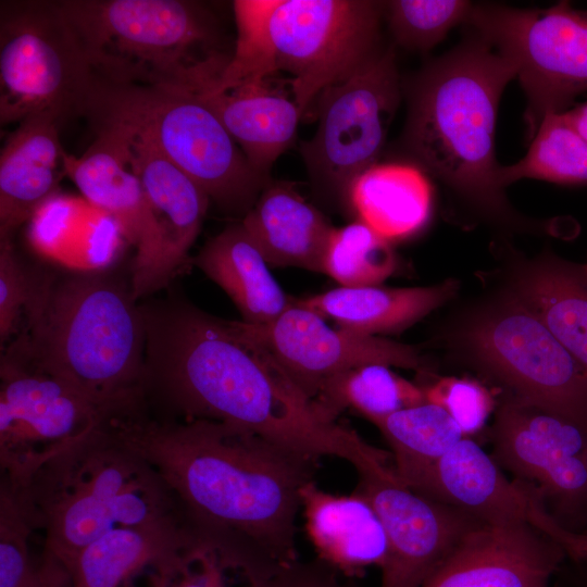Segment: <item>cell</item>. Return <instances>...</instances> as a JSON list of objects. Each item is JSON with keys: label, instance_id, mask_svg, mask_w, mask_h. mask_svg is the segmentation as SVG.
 <instances>
[{"label": "cell", "instance_id": "obj_42", "mask_svg": "<svg viewBox=\"0 0 587 587\" xmlns=\"http://www.w3.org/2000/svg\"><path fill=\"white\" fill-rule=\"evenodd\" d=\"M574 564L577 566V573L572 587H587V560Z\"/></svg>", "mask_w": 587, "mask_h": 587}, {"label": "cell", "instance_id": "obj_11", "mask_svg": "<svg viewBox=\"0 0 587 587\" xmlns=\"http://www.w3.org/2000/svg\"><path fill=\"white\" fill-rule=\"evenodd\" d=\"M402 91L389 46L320 93L316 129L299 148L317 192L349 209L351 184L377 164Z\"/></svg>", "mask_w": 587, "mask_h": 587}, {"label": "cell", "instance_id": "obj_8", "mask_svg": "<svg viewBox=\"0 0 587 587\" xmlns=\"http://www.w3.org/2000/svg\"><path fill=\"white\" fill-rule=\"evenodd\" d=\"M85 115L133 130L226 211L245 215L271 180L253 170L196 91L96 79Z\"/></svg>", "mask_w": 587, "mask_h": 587}, {"label": "cell", "instance_id": "obj_20", "mask_svg": "<svg viewBox=\"0 0 587 587\" xmlns=\"http://www.w3.org/2000/svg\"><path fill=\"white\" fill-rule=\"evenodd\" d=\"M115 128L127 160L138 176L153 216L159 255L151 295L170 286L200 233L210 198L187 174L149 142L117 123H95Z\"/></svg>", "mask_w": 587, "mask_h": 587}, {"label": "cell", "instance_id": "obj_32", "mask_svg": "<svg viewBox=\"0 0 587 587\" xmlns=\"http://www.w3.org/2000/svg\"><path fill=\"white\" fill-rule=\"evenodd\" d=\"M524 178L587 187V141L563 112L547 114L530 138L526 154L511 165L500 166L499 183L503 188Z\"/></svg>", "mask_w": 587, "mask_h": 587}, {"label": "cell", "instance_id": "obj_29", "mask_svg": "<svg viewBox=\"0 0 587 587\" xmlns=\"http://www.w3.org/2000/svg\"><path fill=\"white\" fill-rule=\"evenodd\" d=\"M348 202L359 221L392 241L427 223L433 189L426 173L412 163H377L353 180Z\"/></svg>", "mask_w": 587, "mask_h": 587}, {"label": "cell", "instance_id": "obj_37", "mask_svg": "<svg viewBox=\"0 0 587 587\" xmlns=\"http://www.w3.org/2000/svg\"><path fill=\"white\" fill-rule=\"evenodd\" d=\"M32 270L18 255L13 238H0V341L17 329L30 294Z\"/></svg>", "mask_w": 587, "mask_h": 587}, {"label": "cell", "instance_id": "obj_28", "mask_svg": "<svg viewBox=\"0 0 587 587\" xmlns=\"http://www.w3.org/2000/svg\"><path fill=\"white\" fill-rule=\"evenodd\" d=\"M193 264L227 294L245 323H270L294 302L271 274L241 223L211 238Z\"/></svg>", "mask_w": 587, "mask_h": 587}, {"label": "cell", "instance_id": "obj_18", "mask_svg": "<svg viewBox=\"0 0 587 587\" xmlns=\"http://www.w3.org/2000/svg\"><path fill=\"white\" fill-rule=\"evenodd\" d=\"M97 138L80 157L66 154V176L89 203L107 213L135 248L130 282L137 301L151 296L159 255L155 223L141 183L132 168L117 130L96 125Z\"/></svg>", "mask_w": 587, "mask_h": 587}, {"label": "cell", "instance_id": "obj_40", "mask_svg": "<svg viewBox=\"0 0 587 587\" xmlns=\"http://www.w3.org/2000/svg\"><path fill=\"white\" fill-rule=\"evenodd\" d=\"M569 123L587 141V102L563 112Z\"/></svg>", "mask_w": 587, "mask_h": 587}, {"label": "cell", "instance_id": "obj_39", "mask_svg": "<svg viewBox=\"0 0 587 587\" xmlns=\"http://www.w3.org/2000/svg\"><path fill=\"white\" fill-rule=\"evenodd\" d=\"M340 575L342 574L320 559L309 562L298 560L262 587H351L342 582Z\"/></svg>", "mask_w": 587, "mask_h": 587}, {"label": "cell", "instance_id": "obj_5", "mask_svg": "<svg viewBox=\"0 0 587 587\" xmlns=\"http://www.w3.org/2000/svg\"><path fill=\"white\" fill-rule=\"evenodd\" d=\"M513 64L476 35L402 84L401 147L419 166L486 210H501L496 123Z\"/></svg>", "mask_w": 587, "mask_h": 587}, {"label": "cell", "instance_id": "obj_4", "mask_svg": "<svg viewBox=\"0 0 587 587\" xmlns=\"http://www.w3.org/2000/svg\"><path fill=\"white\" fill-rule=\"evenodd\" d=\"M1 484L33 530L45 533V564L68 578L78 553L109 530L185 520L163 479L120 440L107 419L20 486Z\"/></svg>", "mask_w": 587, "mask_h": 587}, {"label": "cell", "instance_id": "obj_3", "mask_svg": "<svg viewBox=\"0 0 587 587\" xmlns=\"http://www.w3.org/2000/svg\"><path fill=\"white\" fill-rule=\"evenodd\" d=\"M30 270L25 324L8 347L113 414L139 403L146 336L130 276L57 265Z\"/></svg>", "mask_w": 587, "mask_h": 587}, {"label": "cell", "instance_id": "obj_1", "mask_svg": "<svg viewBox=\"0 0 587 587\" xmlns=\"http://www.w3.org/2000/svg\"><path fill=\"white\" fill-rule=\"evenodd\" d=\"M146 345L141 397L167 420H208L300 455L337 457L358 473L389 454L327 419L273 354L235 324L176 292L140 304Z\"/></svg>", "mask_w": 587, "mask_h": 587}, {"label": "cell", "instance_id": "obj_26", "mask_svg": "<svg viewBox=\"0 0 587 587\" xmlns=\"http://www.w3.org/2000/svg\"><path fill=\"white\" fill-rule=\"evenodd\" d=\"M452 279L426 287H337L295 301L340 328L374 336L398 332L444 304L457 290Z\"/></svg>", "mask_w": 587, "mask_h": 587}, {"label": "cell", "instance_id": "obj_15", "mask_svg": "<svg viewBox=\"0 0 587 587\" xmlns=\"http://www.w3.org/2000/svg\"><path fill=\"white\" fill-rule=\"evenodd\" d=\"M488 525H525L557 541L569 560H587V535L563 528L529 485L508 477L472 438H462L410 486Z\"/></svg>", "mask_w": 587, "mask_h": 587}, {"label": "cell", "instance_id": "obj_27", "mask_svg": "<svg viewBox=\"0 0 587 587\" xmlns=\"http://www.w3.org/2000/svg\"><path fill=\"white\" fill-rule=\"evenodd\" d=\"M510 292L530 309L587 373V270L546 255L521 266Z\"/></svg>", "mask_w": 587, "mask_h": 587}, {"label": "cell", "instance_id": "obj_30", "mask_svg": "<svg viewBox=\"0 0 587 587\" xmlns=\"http://www.w3.org/2000/svg\"><path fill=\"white\" fill-rule=\"evenodd\" d=\"M313 402L329 420L336 421L340 412L351 409L374 424L426 399L422 386L398 375L388 365L371 363L327 380Z\"/></svg>", "mask_w": 587, "mask_h": 587}, {"label": "cell", "instance_id": "obj_36", "mask_svg": "<svg viewBox=\"0 0 587 587\" xmlns=\"http://www.w3.org/2000/svg\"><path fill=\"white\" fill-rule=\"evenodd\" d=\"M32 532L10 490L1 484L0 587H24L37 575L28 552Z\"/></svg>", "mask_w": 587, "mask_h": 587}, {"label": "cell", "instance_id": "obj_22", "mask_svg": "<svg viewBox=\"0 0 587 587\" xmlns=\"http://www.w3.org/2000/svg\"><path fill=\"white\" fill-rule=\"evenodd\" d=\"M307 535L317 559L347 577L370 566L384 567L388 539L384 525L365 496L336 495L321 489L312 479L300 492Z\"/></svg>", "mask_w": 587, "mask_h": 587}, {"label": "cell", "instance_id": "obj_12", "mask_svg": "<svg viewBox=\"0 0 587 587\" xmlns=\"http://www.w3.org/2000/svg\"><path fill=\"white\" fill-rule=\"evenodd\" d=\"M466 24L513 64L529 138L547 114L587 91V11L567 1L548 9L474 4Z\"/></svg>", "mask_w": 587, "mask_h": 587}, {"label": "cell", "instance_id": "obj_14", "mask_svg": "<svg viewBox=\"0 0 587 587\" xmlns=\"http://www.w3.org/2000/svg\"><path fill=\"white\" fill-rule=\"evenodd\" d=\"M490 438L499 466L533 487L563 528L587 535V427L508 395Z\"/></svg>", "mask_w": 587, "mask_h": 587}, {"label": "cell", "instance_id": "obj_21", "mask_svg": "<svg viewBox=\"0 0 587 587\" xmlns=\"http://www.w3.org/2000/svg\"><path fill=\"white\" fill-rule=\"evenodd\" d=\"M61 124L49 114L30 116L7 138L0 153V238H13L57 195L66 176Z\"/></svg>", "mask_w": 587, "mask_h": 587}, {"label": "cell", "instance_id": "obj_23", "mask_svg": "<svg viewBox=\"0 0 587 587\" xmlns=\"http://www.w3.org/2000/svg\"><path fill=\"white\" fill-rule=\"evenodd\" d=\"M217 116L255 172L266 178L277 159L295 142L302 114L294 98L267 79L224 90L197 91Z\"/></svg>", "mask_w": 587, "mask_h": 587}, {"label": "cell", "instance_id": "obj_2", "mask_svg": "<svg viewBox=\"0 0 587 587\" xmlns=\"http://www.w3.org/2000/svg\"><path fill=\"white\" fill-rule=\"evenodd\" d=\"M175 496L201 546L249 587L298 561L300 492L317 460L208 420H167L143 407L108 419Z\"/></svg>", "mask_w": 587, "mask_h": 587}, {"label": "cell", "instance_id": "obj_41", "mask_svg": "<svg viewBox=\"0 0 587 587\" xmlns=\"http://www.w3.org/2000/svg\"><path fill=\"white\" fill-rule=\"evenodd\" d=\"M57 576L42 567V570L24 587H57Z\"/></svg>", "mask_w": 587, "mask_h": 587}, {"label": "cell", "instance_id": "obj_13", "mask_svg": "<svg viewBox=\"0 0 587 587\" xmlns=\"http://www.w3.org/2000/svg\"><path fill=\"white\" fill-rule=\"evenodd\" d=\"M112 412L10 347L0 360V464L10 487L24 483Z\"/></svg>", "mask_w": 587, "mask_h": 587}, {"label": "cell", "instance_id": "obj_10", "mask_svg": "<svg viewBox=\"0 0 587 587\" xmlns=\"http://www.w3.org/2000/svg\"><path fill=\"white\" fill-rule=\"evenodd\" d=\"M458 340L510 396L587 427V373L511 292L474 314Z\"/></svg>", "mask_w": 587, "mask_h": 587}, {"label": "cell", "instance_id": "obj_7", "mask_svg": "<svg viewBox=\"0 0 587 587\" xmlns=\"http://www.w3.org/2000/svg\"><path fill=\"white\" fill-rule=\"evenodd\" d=\"M57 7L95 79L199 91L230 55L203 5L186 0H61Z\"/></svg>", "mask_w": 587, "mask_h": 587}, {"label": "cell", "instance_id": "obj_35", "mask_svg": "<svg viewBox=\"0 0 587 587\" xmlns=\"http://www.w3.org/2000/svg\"><path fill=\"white\" fill-rule=\"evenodd\" d=\"M422 388L426 401L442 408L465 438L479 433L496 408L490 390L471 378L440 377Z\"/></svg>", "mask_w": 587, "mask_h": 587}, {"label": "cell", "instance_id": "obj_43", "mask_svg": "<svg viewBox=\"0 0 587 587\" xmlns=\"http://www.w3.org/2000/svg\"><path fill=\"white\" fill-rule=\"evenodd\" d=\"M585 267H586V270H587V265H586Z\"/></svg>", "mask_w": 587, "mask_h": 587}, {"label": "cell", "instance_id": "obj_34", "mask_svg": "<svg viewBox=\"0 0 587 587\" xmlns=\"http://www.w3.org/2000/svg\"><path fill=\"white\" fill-rule=\"evenodd\" d=\"M473 5L463 0H391L384 1V17L396 45L426 52L466 23Z\"/></svg>", "mask_w": 587, "mask_h": 587}, {"label": "cell", "instance_id": "obj_17", "mask_svg": "<svg viewBox=\"0 0 587 587\" xmlns=\"http://www.w3.org/2000/svg\"><path fill=\"white\" fill-rule=\"evenodd\" d=\"M235 324L266 348L311 400L327 380L357 366L378 363L422 370L425 364L411 346L333 328L324 317L295 301L270 323L258 325L235 321Z\"/></svg>", "mask_w": 587, "mask_h": 587}, {"label": "cell", "instance_id": "obj_16", "mask_svg": "<svg viewBox=\"0 0 587 587\" xmlns=\"http://www.w3.org/2000/svg\"><path fill=\"white\" fill-rule=\"evenodd\" d=\"M358 475L355 490L372 503L388 539L380 587H422L460 542L484 524L413 490L388 463Z\"/></svg>", "mask_w": 587, "mask_h": 587}, {"label": "cell", "instance_id": "obj_24", "mask_svg": "<svg viewBox=\"0 0 587 587\" xmlns=\"http://www.w3.org/2000/svg\"><path fill=\"white\" fill-rule=\"evenodd\" d=\"M268 265L323 272L334 227L291 184H266L240 222Z\"/></svg>", "mask_w": 587, "mask_h": 587}, {"label": "cell", "instance_id": "obj_25", "mask_svg": "<svg viewBox=\"0 0 587 587\" xmlns=\"http://www.w3.org/2000/svg\"><path fill=\"white\" fill-rule=\"evenodd\" d=\"M199 545L184 519L109 530L77 555L72 587H127L145 569L155 570Z\"/></svg>", "mask_w": 587, "mask_h": 587}, {"label": "cell", "instance_id": "obj_9", "mask_svg": "<svg viewBox=\"0 0 587 587\" xmlns=\"http://www.w3.org/2000/svg\"><path fill=\"white\" fill-rule=\"evenodd\" d=\"M93 85V73L55 1L2 2V126L40 114L61 122L84 115Z\"/></svg>", "mask_w": 587, "mask_h": 587}, {"label": "cell", "instance_id": "obj_19", "mask_svg": "<svg viewBox=\"0 0 587 587\" xmlns=\"http://www.w3.org/2000/svg\"><path fill=\"white\" fill-rule=\"evenodd\" d=\"M566 559L562 546L533 527L483 524L422 587H549Z\"/></svg>", "mask_w": 587, "mask_h": 587}, {"label": "cell", "instance_id": "obj_31", "mask_svg": "<svg viewBox=\"0 0 587 587\" xmlns=\"http://www.w3.org/2000/svg\"><path fill=\"white\" fill-rule=\"evenodd\" d=\"M374 425L391 449L396 474L408 486L464 438L454 420L427 401L395 412Z\"/></svg>", "mask_w": 587, "mask_h": 587}, {"label": "cell", "instance_id": "obj_33", "mask_svg": "<svg viewBox=\"0 0 587 587\" xmlns=\"http://www.w3.org/2000/svg\"><path fill=\"white\" fill-rule=\"evenodd\" d=\"M396 266L390 241L358 220L332 232L323 273L342 287L376 286L389 277Z\"/></svg>", "mask_w": 587, "mask_h": 587}, {"label": "cell", "instance_id": "obj_38", "mask_svg": "<svg viewBox=\"0 0 587 587\" xmlns=\"http://www.w3.org/2000/svg\"><path fill=\"white\" fill-rule=\"evenodd\" d=\"M227 571L213 551L197 545L153 570L150 587H226Z\"/></svg>", "mask_w": 587, "mask_h": 587}, {"label": "cell", "instance_id": "obj_6", "mask_svg": "<svg viewBox=\"0 0 587 587\" xmlns=\"http://www.w3.org/2000/svg\"><path fill=\"white\" fill-rule=\"evenodd\" d=\"M233 10L235 48L211 87L229 89L283 71L292 77L302 116L325 88L384 48V1L236 0Z\"/></svg>", "mask_w": 587, "mask_h": 587}]
</instances>
